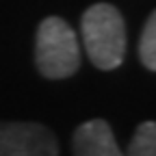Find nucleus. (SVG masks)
Wrapping results in <instances>:
<instances>
[{"label":"nucleus","mask_w":156,"mask_h":156,"mask_svg":"<svg viewBox=\"0 0 156 156\" xmlns=\"http://www.w3.org/2000/svg\"><path fill=\"white\" fill-rule=\"evenodd\" d=\"M83 41L89 61L102 72L117 69L126 56V22L108 2L91 5L83 13Z\"/></svg>","instance_id":"f257e3e1"},{"label":"nucleus","mask_w":156,"mask_h":156,"mask_svg":"<svg viewBox=\"0 0 156 156\" xmlns=\"http://www.w3.org/2000/svg\"><path fill=\"white\" fill-rule=\"evenodd\" d=\"M35 63L44 78L61 80L69 78L80 67V48L76 30L65 20L50 15L37 26Z\"/></svg>","instance_id":"f03ea898"},{"label":"nucleus","mask_w":156,"mask_h":156,"mask_svg":"<svg viewBox=\"0 0 156 156\" xmlns=\"http://www.w3.org/2000/svg\"><path fill=\"white\" fill-rule=\"evenodd\" d=\"M0 156H58L56 136L44 124L0 122Z\"/></svg>","instance_id":"7ed1b4c3"},{"label":"nucleus","mask_w":156,"mask_h":156,"mask_svg":"<svg viewBox=\"0 0 156 156\" xmlns=\"http://www.w3.org/2000/svg\"><path fill=\"white\" fill-rule=\"evenodd\" d=\"M74 156H124L115 141V134L104 119H89L74 130Z\"/></svg>","instance_id":"20e7f679"},{"label":"nucleus","mask_w":156,"mask_h":156,"mask_svg":"<svg viewBox=\"0 0 156 156\" xmlns=\"http://www.w3.org/2000/svg\"><path fill=\"white\" fill-rule=\"evenodd\" d=\"M139 58L145 69L156 72V13H150L139 37Z\"/></svg>","instance_id":"39448f33"},{"label":"nucleus","mask_w":156,"mask_h":156,"mask_svg":"<svg viewBox=\"0 0 156 156\" xmlns=\"http://www.w3.org/2000/svg\"><path fill=\"white\" fill-rule=\"evenodd\" d=\"M128 156H156V124L143 122L128 145Z\"/></svg>","instance_id":"423d86ee"}]
</instances>
